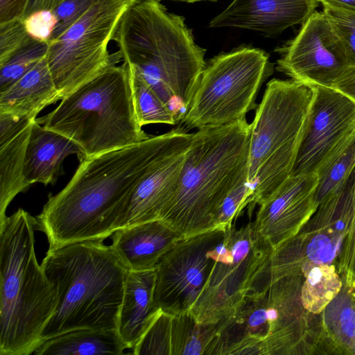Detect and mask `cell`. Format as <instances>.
Segmentation results:
<instances>
[{
  "label": "cell",
  "mask_w": 355,
  "mask_h": 355,
  "mask_svg": "<svg viewBox=\"0 0 355 355\" xmlns=\"http://www.w3.org/2000/svg\"><path fill=\"white\" fill-rule=\"evenodd\" d=\"M300 267L305 277L300 290L302 306L306 311L319 314L338 296L342 280L334 266L327 263L305 261Z\"/></svg>",
  "instance_id": "cb8c5ba5"
},
{
  "label": "cell",
  "mask_w": 355,
  "mask_h": 355,
  "mask_svg": "<svg viewBox=\"0 0 355 355\" xmlns=\"http://www.w3.org/2000/svg\"><path fill=\"white\" fill-rule=\"evenodd\" d=\"M64 0H29L26 12L22 18L40 10H53Z\"/></svg>",
  "instance_id": "d590c367"
},
{
  "label": "cell",
  "mask_w": 355,
  "mask_h": 355,
  "mask_svg": "<svg viewBox=\"0 0 355 355\" xmlns=\"http://www.w3.org/2000/svg\"><path fill=\"white\" fill-rule=\"evenodd\" d=\"M355 169V129L340 141L318 168V205L337 191Z\"/></svg>",
  "instance_id": "d4e9b609"
},
{
  "label": "cell",
  "mask_w": 355,
  "mask_h": 355,
  "mask_svg": "<svg viewBox=\"0 0 355 355\" xmlns=\"http://www.w3.org/2000/svg\"><path fill=\"white\" fill-rule=\"evenodd\" d=\"M49 42L30 37L0 63V92L4 91L46 57Z\"/></svg>",
  "instance_id": "4316f807"
},
{
  "label": "cell",
  "mask_w": 355,
  "mask_h": 355,
  "mask_svg": "<svg viewBox=\"0 0 355 355\" xmlns=\"http://www.w3.org/2000/svg\"><path fill=\"white\" fill-rule=\"evenodd\" d=\"M127 346L116 330L89 329L69 331L45 340L35 355H120Z\"/></svg>",
  "instance_id": "7402d4cb"
},
{
  "label": "cell",
  "mask_w": 355,
  "mask_h": 355,
  "mask_svg": "<svg viewBox=\"0 0 355 355\" xmlns=\"http://www.w3.org/2000/svg\"><path fill=\"white\" fill-rule=\"evenodd\" d=\"M299 285L297 274L282 277L220 322L210 354H248L255 345L274 334L299 328Z\"/></svg>",
  "instance_id": "8fae6325"
},
{
  "label": "cell",
  "mask_w": 355,
  "mask_h": 355,
  "mask_svg": "<svg viewBox=\"0 0 355 355\" xmlns=\"http://www.w3.org/2000/svg\"><path fill=\"white\" fill-rule=\"evenodd\" d=\"M226 229L216 226L183 236L162 256L155 268L157 307L172 315L190 311L211 272L216 246L224 239Z\"/></svg>",
  "instance_id": "7c38bea8"
},
{
  "label": "cell",
  "mask_w": 355,
  "mask_h": 355,
  "mask_svg": "<svg viewBox=\"0 0 355 355\" xmlns=\"http://www.w3.org/2000/svg\"><path fill=\"white\" fill-rule=\"evenodd\" d=\"M172 314L162 311L148 327L132 354L171 355Z\"/></svg>",
  "instance_id": "83f0119b"
},
{
  "label": "cell",
  "mask_w": 355,
  "mask_h": 355,
  "mask_svg": "<svg viewBox=\"0 0 355 355\" xmlns=\"http://www.w3.org/2000/svg\"><path fill=\"white\" fill-rule=\"evenodd\" d=\"M273 250L255 233L252 222L227 227L211 272L189 311L196 320L217 324L265 291L272 284Z\"/></svg>",
  "instance_id": "ba28073f"
},
{
  "label": "cell",
  "mask_w": 355,
  "mask_h": 355,
  "mask_svg": "<svg viewBox=\"0 0 355 355\" xmlns=\"http://www.w3.org/2000/svg\"><path fill=\"white\" fill-rule=\"evenodd\" d=\"M313 87L314 96L291 175L316 173L330 152L355 129V102L334 88Z\"/></svg>",
  "instance_id": "5bb4252c"
},
{
  "label": "cell",
  "mask_w": 355,
  "mask_h": 355,
  "mask_svg": "<svg viewBox=\"0 0 355 355\" xmlns=\"http://www.w3.org/2000/svg\"><path fill=\"white\" fill-rule=\"evenodd\" d=\"M33 121L14 137L0 141V223L14 198L31 186L25 181L24 166Z\"/></svg>",
  "instance_id": "603a6c76"
},
{
  "label": "cell",
  "mask_w": 355,
  "mask_h": 355,
  "mask_svg": "<svg viewBox=\"0 0 355 355\" xmlns=\"http://www.w3.org/2000/svg\"><path fill=\"white\" fill-rule=\"evenodd\" d=\"M274 71L264 51L240 46L211 59L201 74L189 108L178 123L186 131L237 122L257 108L259 91Z\"/></svg>",
  "instance_id": "9c48e42d"
},
{
  "label": "cell",
  "mask_w": 355,
  "mask_h": 355,
  "mask_svg": "<svg viewBox=\"0 0 355 355\" xmlns=\"http://www.w3.org/2000/svg\"><path fill=\"white\" fill-rule=\"evenodd\" d=\"M179 128L82 161L69 183L35 217L49 249L105 240L117 230L126 199L175 138Z\"/></svg>",
  "instance_id": "6da1fadb"
},
{
  "label": "cell",
  "mask_w": 355,
  "mask_h": 355,
  "mask_svg": "<svg viewBox=\"0 0 355 355\" xmlns=\"http://www.w3.org/2000/svg\"><path fill=\"white\" fill-rule=\"evenodd\" d=\"M155 269L129 270L116 331L128 349H133L162 311L154 302Z\"/></svg>",
  "instance_id": "ffe728a7"
},
{
  "label": "cell",
  "mask_w": 355,
  "mask_h": 355,
  "mask_svg": "<svg viewBox=\"0 0 355 355\" xmlns=\"http://www.w3.org/2000/svg\"><path fill=\"white\" fill-rule=\"evenodd\" d=\"M24 27L29 36L35 40L50 41L57 24L53 10H40L22 18Z\"/></svg>",
  "instance_id": "d6a6232c"
},
{
  "label": "cell",
  "mask_w": 355,
  "mask_h": 355,
  "mask_svg": "<svg viewBox=\"0 0 355 355\" xmlns=\"http://www.w3.org/2000/svg\"><path fill=\"white\" fill-rule=\"evenodd\" d=\"M61 99L46 57L0 92V112L35 119L43 109Z\"/></svg>",
  "instance_id": "44dd1931"
},
{
  "label": "cell",
  "mask_w": 355,
  "mask_h": 355,
  "mask_svg": "<svg viewBox=\"0 0 355 355\" xmlns=\"http://www.w3.org/2000/svg\"><path fill=\"white\" fill-rule=\"evenodd\" d=\"M317 0H233L209 22L210 28H239L277 35L302 24L318 6Z\"/></svg>",
  "instance_id": "e0dca14e"
},
{
  "label": "cell",
  "mask_w": 355,
  "mask_h": 355,
  "mask_svg": "<svg viewBox=\"0 0 355 355\" xmlns=\"http://www.w3.org/2000/svg\"><path fill=\"white\" fill-rule=\"evenodd\" d=\"M131 1H135V0H131Z\"/></svg>",
  "instance_id": "f35d334b"
},
{
  "label": "cell",
  "mask_w": 355,
  "mask_h": 355,
  "mask_svg": "<svg viewBox=\"0 0 355 355\" xmlns=\"http://www.w3.org/2000/svg\"><path fill=\"white\" fill-rule=\"evenodd\" d=\"M70 155H76L80 162L85 159L83 150L73 140L35 119L25 153V181L29 185L37 182L54 184L62 173L64 159Z\"/></svg>",
  "instance_id": "d6986e66"
},
{
  "label": "cell",
  "mask_w": 355,
  "mask_h": 355,
  "mask_svg": "<svg viewBox=\"0 0 355 355\" xmlns=\"http://www.w3.org/2000/svg\"><path fill=\"white\" fill-rule=\"evenodd\" d=\"M319 3H326L355 11V0H317Z\"/></svg>",
  "instance_id": "8d00e7d4"
},
{
  "label": "cell",
  "mask_w": 355,
  "mask_h": 355,
  "mask_svg": "<svg viewBox=\"0 0 355 355\" xmlns=\"http://www.w3.org/2000/svg\"><path fill=\"white\" fill-rule=\"evenodd\" d=\"M318 183L316 173L291 175L259 205L253 229L273 250L295 236L316 210Z\"/></svg>",
  "instance_id": "2e32d148"
},
{
  "label": "cell",
  "mask_w": 355,
  "mask_h": 355,
  "mask_svg": "<svg viewBox=\"0 0 355 355\" xmlns=\"http://www.w3.org/2000/svg\"><path fill=\"white\" fill-rule=\"evenodd\" d=\"M35 121L73 140L85 159L149 138L138 123L123 64L109 65Z\"/></svg>",
  "instance_id": "8992f818"
},
{
  "label": "cell",
  "mask_w": 355,
  "mask_h": 355,
  "mask_svg": "<svg viewBox=\"0 0 355 355\" xmlns=\"http://www.w3.org/2000/svg\"><path fill=\"white\" fill-rule=\"evenodd\" d=\"M179 128L165 152L132 189L124 204L117 230L161 219L177 189L193 133Z\"/></svg>",
  "instance_id": "9a60e30c"
},
{
  "label": "cell",
  "mask_w": 355,
  "mask_h": 355,
  "mask_svg": "<svg viewBox=\"0 0 355 355\" xmlns=\"http://www.w3.org/2000/svg\"><path fill=\"white\" fill-rule=\"evenodd\" d=\"M250 132L246 118L193 132L177 189L160 220L184 236L215 227L226 197L248 179Z\"/></svg>",
  "instance_id": "277c9868"
},
{
  "label": "cell",
  "mask_w": 355,
  "mask_h": 355,
  "mask_svg": "<svg viewBox=\"0 0 355 355\" xmlns=\"http://www.w3.org/2000/svg\"><path fill=\"white\" fill-rule=\"evenodd\" d=\"M41 266L58 297L42 343L78 329L116 330L129 270L111 245L95 240L49 249Z\"/></svg>",
  "instance_id": "3957f363"
},
{
  "label": "cell",
  "mask_w": 355,
  "mask_h": 355,
  "mask_svg": "<svg viewBox=\"0 0 355 355\" xmlns=\"http://www.w3.org/2000/svg\"><path fill=\"white\" fill-rule=\"evenodd\" d=\"M322 5V12L342 44L349 66H355V11Z\"/></svg>",
  "instance_id": "f1b7e54d"
},
{
  "label": "cell",
  "mask_w": 355,
  "mask_h": 355,
  "mask_svg": "<svg viewBox=\"0 0 355 355\" xmlns=\"http://www.w3.org/2000/svg\"><path fill=\"white\" fill-rule=\"evenodd\" d=\"M252 193V190L248 179L241 182L225 199L217 216L215 226H231L233 221L248 206Z\"/></svg>",
  "instance_id": "f546056e"
},
{
  "label": "cell",
  "mask_w": 355,
  "mask_h": 355,
  "mask_svg": "<svg viewBox=\"0 0 355 355\" xmlns=\"http://www.w3.org/2000/svg\"><path fill=\"white\" fill-rule=\"evenodd\" d=\"M184 21L159 0H135L123 14L114 36L123 64L156 92L178 124L189 108L206 66V51L196 43Z\"/></svg>",
  "instance_id": "7a4b0ae2"
},
{
  "label": "cell",
  "mask_w": 355,
  "mask_h": 355,
  "mask_svg": "<svg viewBox=\"0 0 355 355\" xmlns=\"http://www.w3.org/2000/svg\"><path fill=\"white\" fill-rule=\"evenodd\" d=\"M36 218L19 208L0 223V355H30L58 297L35 250Z\"/></svg>",
  "instance_id": "5b68a950"
},
{
  "label": "cell",
  "mask_w": 355,
  "mask_h": 355,
  "mask_svg": "<svg viewBox=\"0 0 355 355\" xmlns=\"http://www.w3.org/2000/svg\"><path fill=\"white\" fill-rule=\"evenodd\" d=\"M313 96V86L292 79L267 84L250 124V217L291 175Z\"/></svg>",
  "instance_id": "52a82bcc"
},
{
  "label": "cell",
  "mask_w": 355,
  "mask_h": 355,
  "mask_svg": "<svg viewBox=\"0 0 355 355\" xmlns=\"http://www.w3.org/2000/svg\"><path fill=\"white\" fill-rule=\"evenodd\" d=\"M278 51L279 71L315 87L332 88L349 67L343 46L322 12L315 11Z\"/></svg>",
  "instance_id": "4fadbf2b"
},
{
  "label": "cell",
  "mask_w": 355,
  "mask_h": 355,
  "mask_svg": "<svg viewBox=\"0 0 355 355\" xmlns=\"http://www.w3.org/2000/svg\"><path fill=\"white\" fill-rule=\"evenodd\" d=\"M132 2L98 0L64 33L49 42L46 60L62 99L116 62L107 46Z\"/></svg>",
  "instance_id": "30bf717a"
},
{
  "label": "cell",
  "mask_w": 355,
  "mask_h": 355,
  "mask_svg": "<svg viewBox=\"0 0 355 355\" xmlns=\"http://www.w3.org/2000/svg\"><path fill=\"white\" fill-rule=\"evenodd\" d=\"M97 1L64 0L58 6L53 10L57 18V24L50 41L58 38L64 33L69 27L79 20Z\"/></svg>",
  "instance_id": "4dcf8cb0"
},
{
  "label": "cell",
  "mask_w": 355,
  "mask_h": 355,
  "mask_svg": "<svg viewBox=\"0 0 355 355\" xmlns=\"http://www.w3.org/2000/svg\"><path fill=\"white\" fill-rule=\"evenodd\" d=\"M176 1H184V2H187V3H194V2L205 1H216L217 0H176Z\"/></svg>",
  "instance_id": "74e56055"
},
{
  "label": "cell",
  "mask_w": 355,
  "mask_h": 355,
  "mask_svg": "<svg viewBox=\"0 0 355 355\" xmlns=\"http://www.w3.org/2000/svg\"><path fill=\"white\" fill-rule=\"evenodd\" d=\"M30 37L22 19L0 24V63L22 46Z\"/></svg>",
  "instance_id": "1f68e13d"
},
{
  "label": "cell",
  "mask_w": 355,
  "mask_h": 355,
  "mask_svg": "<svg viewBox=\"0 0 355 355\" xmlns=\"http://www.w3.org/2000/svg\"><path fill=\"white\" fill-rule=\"evenodd\" d=\"M184 236L158 219L121 228L111 247L128 270L155 269L162 256Z\"/></svg>",
  "instance_id": "ac0fdd59"
},
{
  "label": "cell",
  "mask_w": 355,
  "mask_h": 355,
  "mask_svg": "<svg viewBox=\"0 0 355 355\" xmlns=\"http://www.w3.org/2000/svg\"><path fill=\"white\" fill-rule=\"evenodd\" d=\"M127 69L139 124L141 127L151 123L178 124L173 112L150 85L139 74Z\"/></svg>",
  "instance_id": "484cf974"
},
{
  "label": "cell",
  "mask_w": 355,
  "mask_h": 355,
  "mask_svg": "<svg viewBox=\"0 0 355 355\" xmlns=\"http://www.w3.org/2000/svg\"><path fill=\"white\" fill-rule=\"evenodd\" d=\"M29 0H0V24L22 19Z\"/></svg>",
  "instance_id": "836d02e7"
},
{
  "label": "cell",
  "mask_w": 355,
  "mask_h": 355,
  "mask_svg": "<svg viewBox=\"0 0 355 355\" xmlns=\"http://www.w3.org/2000/svg\"><path fill=\"white\" fill-rule=\"evenodd\" d=\"M332 88L355 102V66H349L336 81Z\"/></svg>",
  "instance_id": "e575fe53"
}]
</instances>
